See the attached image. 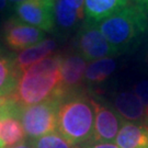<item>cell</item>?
I'll return each mask as SVG.
<instances>
[{"label": "cell", "mask_w": 148, "mask_h": 148, "mask_svg": "<svg viewBox=\"0 0 148 148\" xmlns=\"http://www.w3.org/2000/svg\"><path fill=\"white\" fill-rule=\"evenodd\" d=\"M62 60L63 57L55 54L24 69L13 98L23 106L52 99H65L67 93L60 74Z\"/></svg>", "instance_id": "cell-1"}, {"label": "cell", "mask_w": 148, "mask_h": 148, "mask_svg": "<svg viewBox=\"0 0 148 148\" xmlns=\"http://www.w3.org/2000/svg\"><path fill=\"white\" fill-rule=\"evenodd\" d=\"M117 55L137 47L148 31V16L137 5H127L98 24Z\"/></svg>", "instance_id": "cell-2"}, {"label": "cell", "mask_w": 148, "mask_h": 148, "mask_svg": "<svg viewBox=\"0 0 148 148\" xmlns=\"http://www.w3.org/2000/svg\"><path fill=\"white\" fill-rule=\"evenodd\" d=\"M56 130L76 146L93 139L95 109L91 99L76 92L66 95L57 111Z\"/></svg>", "instance_id": "cell-3"}, {"label": "cell", "mask_w": 148, "mask_h": 148, "mask_svg": "<svg viewBox=\"0 0 148 148\" xmlns=\"http://www.w3.org/2000/svg\"><path fill=\"white\" fill-rule=\"evenodd\" d=\"M63 100L52 99L33 106H21L18 117L29 137L35 139L56 131L57 111Z\"/></svg>", "instance_id": "cell-4"}, {"label": "cell", "mask_w": 148, "mask_h": 148, "mask_svg": "<svg viewBox=\"0 0 148 148\" xmlns=\"http://www.w3.org/2000/svg\"><path fill=\"white\" fill-rule=\"evenodd\" d=\"M76 44L79 55L85 60L93 62L117 55L97 24L86 22L78 32Z\"/></svg>", "instance_id": "cell-5"}, {"label": "cell", "mask_w": 148, "mask_h": 148, "mask_svg": "<svg viewBox=\"0 0 148 148\" xmlns=\"http://www.w3.org/2000/svg\"><path fill=\"white\" fill-rule=\"evenodd\" d=\"M16 18L43 31L51 32L55 27V3L47 0H25L14 5Z\"/></svg>", "instance_id": "cell-6"}, {"label": "cell", "mask_w": 148, "mask_h": 148, "mask_svg": "<svg viewBox=\"0 0 148 148\" xmlns=\"http://www.w3.org/2000/svg\"><path fill=\"white\" fill-rule=\"evenodd\" d=\"M3 38L11 49L21 52L44 41L45 33L13 16L3 25Z\"/></svg>", "instance_id": "cell-7"}, {"label": "cell", "mask_w": 148, "mask_h": 148, "mask_svg": "<svg viewBox=\"0 0 148 148\" xmlns=\"http://www.w3.org/2000/svg\"><path fill=\"white\" fill-rule=\"evenodd\" d=\"M95 109V131L93 140L97 142H112L115 139L121 120L111 109L98 103L91 99Z\"/></svg>", "instance_id": "cell-8"}, {"label": "cell", "mask_w": 148, "mask_h": 148, "mask_svg": "<svg viewBox=\"0 0 148 148\" xmlns=\"http://www.w3.org/2000/svg\"><path fill=\"white\" fill-rule=\"evenodd\" d=\"M86 68V60L79 54L68 55L63 58L60 66V74L63 80V87L67 95L76 92V89L81 86Z\"/></svg>", "instance_id": "cell-9"}, {"label": "cell", "mask_w": 148, "mask_h": 148, "mask_svg": "<svg viewBox=\"0 0 148 148\" xmlns=\"http://www.w3.org/2000/svg\"><path fill=\"white\" fill-rule=\"evenodd\" d=\"M128 5V0H85V18L87 23L99 24Z\"/></svg>", "instance_id": "cell-10"}, {"label": "cell", "mask_w": 148, "mask_h": 148, "mask_svg": "<svg viewBox=\"0 0 148 148\" xmlns=\"http://www.w3.org/2000/svg\"><path fill=\"white\" fill-rule=\"evenodd\" d=\"M20 76L21 71L16 67L14 57L0 53V97L14 95Z\"/></svg>", "instance_id": "cell-11"}, {"label": "cell", "mask_w": 148, "mask_h": 148, "mask_svg": "<svg viewBox=\"0 0 148 148\" xmlns=\"http://www.w3.org/2000/svg\"><path fill=\"white\" fill-rule=\"evenodd\" d=\"M119 148H148V127L124 123L115 137Z\"/></svg>", "instance_id": "cell-12"}, {"label": "cell", "mask_w": 148, "mask_h": 148, "mask_svg": "<svg viewBox=\"0 0 148 148\" xmlns=\"http://www.w3.org/2000/svg\"><path fill=\"white\" fill-rule=\"evenodd\" d=\"M55 47H56V43L54 42L53 40L48 38V40H44L34 46L21 51L16 55V57H14L16 67L22 73L29 66L48 57V55L53 53Z\"/></svg>", "instance_id": "cell-13"}, {"label": "cell", "mask_w": 148, "mask_h": 148, "mask_svg": "<svg viewBox=\"0 0 148 148\" xmlns=\"http://www.w3.org/2000/svg\"><path fill=\"white\" fill-rule=\"evenodd\" d=\"M114 104L121 116L128 121H140L144 119V103L135 92L119 93Z\"/></svg>", "instance_id": "cell-14"}, {"label": "cell", "mask_w": 148, "mask_h": 148, "mask_svg": "<svg viewBox=\"0 0 148 148\" xmlns=\"http://www.w3.org/2000/svg\"><path fill=\"white\" fill-rule=\"evenodd\" d=\"M25 131L18 117L5 116L0 120V138L5 148H11L23 143Z\"/></svg>", "instance_id": "cell-15"}, {"label": "cell", "mask_w": 148, "mask_h": 148, "mask_svg": "<svg viewBox=\"0 0 148 148\" xmlns=\"http://www.w3.org/2000/svg\"><path fill=\"white\" fill-rule=\"evenodd\" d=\"M84 18V11L78 8L75 0H57L55 5V20L60 27L70 29Z\"/></svg>", "instance_id": "cell-16"}, {"label": "cell", "mask_w": 148, "mask_h": 148, "mask_svg": "<svg viewBox=\"0 0 148 148\" xmlns=\"http://www.w3.org/2000/svg\"><path fill=\"white\" fill-rule=\"evenodd\" d=\"M115 67L116 64L110 57L93 60L86 68L85 79L90 84H100L113 74Z\"/></svg>", "instance_id": "cell-17"}, {"label": "cell", "mask_w": 148, "mask_h": 148, "mask_svg": "<svg viewBox=\"0 0 148 148\" xmlns=\"http://www.w3.org/2000/svg\"><path fill=\"white\" fill-rule=\"evenodd\" d=\"M32 148H77L74 144L69 143L67 139H65L59 134L51 133L47 135H44L42 137L35 138L33 140Z\"/></svg>", "instance_id": "cell-18"}, {"label": "cell", "mask_w": 148, "mask_h": 148, "mask_svg": "<svg viewBox=\"0 0 148 148\" xmlns=\"http://www.w3.org/2000/svg\"><path fill=\"white\" fill-rule=\"evenodd\" d=\"M135 93L142 100L144 106L148 104V80H143L135 86Z\"/></svg>", "instance_id": "cell-19"}, {"label": "cell", "mask_w": 148, "mask_h": 148, "mask_svg": "<svg viewBox=\"0 0 148 148\" xmlns=\"http://www.w3.org/2000/svg\"><path fill=\"white\" fill-rule=\"evenodd\" d=\"M77 148H119L116 145L111 143H100V144H95V145H88V146H82V147H77Z\"/></svg>", "instance_id": "cell-20"}, {"label": "cell", "mask_w": 148, "mask_h": 148, "mask_svg": "<svg viewBox=\"0 0 148 148\" xmlns=\"http://www.w3.org/2000/svg\"><path fill=\"white\" fill-rule=\"evenodd\" d=\"M136 3H137L138 7H140L148 16V0H134Z\"/></svg>", "instance_id": "cell-21"}, {"label": "cell", "mask_w": 148, "mask_h": 148, "mask_svg": "<svg viewBox=\"0 0 148 148\" xmlns=\"http://www.w3.org/2000/svg\"><path fill=\"white\" fill-rule=\"evenodd\" d=\"M144 121H145L144 125L148 126V104L145 106V110H144Z\"/></svg>", "instance_id": "cell-22"}, {"label": "cell", "mask_w": 148, "mask_h": 148, "mask_svg": "<svg viewBox=\"0 0 148 148\" xmlns=\"http://www.w3.org/2000/svg\"><path fill=\"white\" fill-rule=\"evenodd\" d=\"M8 7V1L7 0H0V11H3Z\"/></svg>", "instance_id": "cell-23"}, {"label": "cell", "mask_w": 148, "mask_h": 148, "mask_svg": "<svg viewBox=\"0 0 148 148\" xmlns=\"http://www.w3.org/2000/svg\"><path fill=\"white\" fill-rule=\"evenodd\" d=\"M75 1H76V3H77L80 10L84 11V2H85V0H75Z\"/></svg>", "instance_id": "cell-24"}, {"label": "cell", "mask_w": 148, "mask_h": 148, "mask_svg": "<svg viewBox=\"0 0 148 148\" xmlns=\"http://www.w3.org/2000/svg\"><path fill=\"white\" fill-rule=\"evenodd\" d=\"M11 148H32L31 146H29L27 144H20V145H18V146H14V147H11Z\"/></svg>", "instance_id": "cell-25"}, {"label": "cell", "mask_w": 148, "mask_h": 148, "mask_svg": "<svg viewBox=\"0 0 148 148\" xmlns=\"http://www.w3.org/2000/svg\"><path fill=\"white\" fill-rule=\"evenodd\" d=\"M8 1V3H20V2H23V1H25V0H7Z\"/></svg>", "instance_id": "cell-26"}, {"label": "cell", "mask_w": 148, "mask_h": 148, "mask_svg": "<svg viewBox=\"0 0 148 148\" xmlns=\"http://www.w3.org/2000/svg\"><path fill=\"white\" fill-rule=\"evenodd\" d=\"M0 148H5L3 147V144H2V142H1V138H0Z\"/></svg>", "instance_id": "cell-27"}, {"label": "cell", "mask_w": 148, "mask_h": 148, "mask_svg": "<svg viewBox=\"0 0 148 148\" xmlns=\"http://www.w3.org/2000/svg\"><path fill=\"white\" fill-rule=\"evenodd\" d=\"M146 63H147V65H148V49H147V54H146Z\"/></svg>", "instance_id": "cell-28"}, {"label": "cell", "mask_w": 148, "mask_h": 148, "mask_svg": "<svg viewBox=\"0 0 148 148\" xmlns=\"http://www.w3.org/2000/svg\"><path fill=\"white\" fill-rule=\"evenodd\" d=\"M47 1H49V2H52V3H55V1H56V0H47Z\"/></svg>", "instance_id": "cell-29"}, {"label": "cell", "mask_w": 148, "mask_h": 148, "mask_svg": "<svg viewBox=\"0 0 148 148\" xmlns=\"http://www.w3.org/2000/svg\"><path fill=\"white\" fill-rule=\"evenodd\" d=\"M145 126H146V125H145ZM147 127H148V126H147Z\"/></svg>", "instance_id": "cell-30"}]
</instances>
